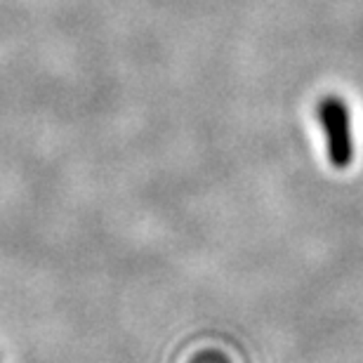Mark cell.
<instances>
[{"instance_id":"6da1fadb","label":"cell","mask_w":363,"mask_h":363,"mask_svg":"<svg viewBox=\"0 0 363 363\" xmlns=\"http://www.w3.org/2000/svg\"><path fill=\"white\" fill-rule=\"evenodd\" d=\"M316 118L325 135V154L333 168L345 170L354 161L352 111L340 94H325L316 104Z\"/></svg>"}]
</instances>
